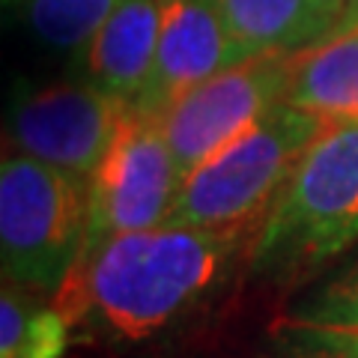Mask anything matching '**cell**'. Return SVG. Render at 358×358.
Here are the masks:
<instances>
[{
    "instance_id": "7a4b0ae2",
    "label": "cell",
    "mask_w": 358,
    "mask_h": 358,
    "mask_svg": "<svg viewBox=\"0 0 358 358\" xmlns=\"http://www.w3.org/2000/svg\"><path fill=\"white\" fill-rule=\"evenodd\" d=\"M358 239V122H326L257 233L254 268L299 275Z\"/></svg>"
},
{
    "instance_id": "30bf717a",
    "label": "cell",
    "mask_w": 358,
    "mask_h": 358,
    "mask_svg": "<svg viewBox=\"0 0 358 358\" xmlns=\"http://www.w3.org/2000/svg\"><path fill=\"white\" fill-rule=\"evenodd\" d=\"M287 105L326 122H358V24L293 51Z\"/></svg>"
},
{
    "instance_id": "5bb4252c",
    "label": "cell",
    "mask_w": 358,
    "mask_h": 358,
    "mask_svg": "<svg viewBox=\"0 0 358 358\" xmlns=\"http://www.w3.org/2000/svg\"><path fill=\"white\" fill-rule=\"evenodd\" d=\"M284 358H358V329L296 317L281 331Z\"/></svg>"
},
{
    "instance_id": "277c9868",
    "label": "cell",
    "mask_w": 358,
    "mask_h": 358,
    "mask_svg": "<svg viewBox=\"0 0 358 358\" xmlns=\"http://www.w3.org/2000/svg\"><path fill=\"white\" fill-rule=\"evenodd\" d=\"M90 182L21 152L0 164V257L18 287L57 293L81 257Z\"/></svg>"
},
{
    "instance_id": "4fadbf2b",
    "label": "cell",
    "mask_w": 358,
    "mask_h": 358,
    "mask_svg": "<svg viewBox=\"0 0 358 358\" xmlns=\"http://www.w3.org/2000/svg\"><path fill=\"white\" fill-rule=\"evenodd\" d=\"M45 48L81 57L120 0H9Z\"/></svg>"
},
{
    "instance_id": "3957f363",
    "label": "cell",
    "mask_w": 358,
    "mask_h": 358,
    "mask_svg": "<svg viewBox=\"0 0 358 358\" xmlns=\"http://www.w3.org/2000/svg\"><path fill=\"white\" fill-rule=\"evenodd\" d=\"M322 129L326 120L281 102L179 182L164 224L245 236L254 221H266Z\"/></svg>"
},
{
    "instance_id": "9a60e30c",
    "label": "cell",
    "mask_w": 358,
    "mask_h": 358,
    "mask_svg": "<svg viewBox=\"0 0 358 358\" xmlns=\"http://www.w3.org/2000/svg\"><path fill=\"white\" fill-rule=\"evenodd\" d=\"M313 13H317L322 30H326V36H331L334 30H338L341 18L346 13V6H350V0H310Z\"/></svg>"
},
{
    "instance_id": "ba28073f",
    "label": "cell",
    "mask_w": 358,
    "mask_h": 358,
    "mask_svg": "<svg viewBox=\"0 0 358 358\" xmlns=\"http://www.w3.org/2000/svg\"><path fill=\"white\" fill-rule=\"evenodd\" d=\"M242 60L215 0H159V63L138 110L162 117L179 96Z\"/></svg>"
},
{
    "instance_id": "7c38bea8",
    "label": "cell",
    "mask_w": 358,
    "mask_h": 358,
    "mask_svg": "<svg viewBox=\"0 0 358 358\" xmlns=\"http://www.w3.org/2000/svg\"><path fill=\"white\" fill-rule=\"evenodd\" d=\"M69 329L57 305H42L18 287L0 296V358H63Z\"/></svg>"
},
{
    "instance_id": "52a82bcc",
    "label": "cell",
    "mask_w": 358,
    "mask_h": 358,
    "mask_svg": "<svg viewBox=\"0 0 358 358\" xmlns=\"http://www.w3.org/2000/svg\"><path fill=\"white\" fill-rule=\"evenodd\" d=\"M126 102L102 93L90 81L18 87L6 117L13 152L81 176L90 182L114 141Z\"/></svg>"
},
{
    "instance_id": "8fae6325",
    "label": "cell",
    "mask_w": 358,
    "mask_h": 358,
    "mask_svg": "<svg viewBox=\"0 0 358 358\" xmlns=\"http://www.w3.org/2000/svg\"><path fill=\"white\" fill-rule=\"evenodd\" d=\"M245 60L272 51H301L326 39L310 0H215Z\"/></svg>"
},
{
    "instance_id": "6da1fadb",
    "label": "cell",
    "mask_w": 358,
    "mask_h": 358,
    "mask_svg": "<svg viewBox=\"0 0 358 358\" xmlns=\"http://www.w3.org/2000/svg\"><path fill=\"white\" fill-rule=\"evenodd\" d=\"M242 236L206 227L122 233L75 263L54 305L117 341H143L197 305L221 278Z\"/></svg>"
},
{
    "instance_id": "2e32d148",
    "label": "cell",
    "mask_w": 358,
    "mask_h": 358,
    "mask_svg": "<svg viewBox=\"0 0 358 358\" xmlns=\"http://www.w3.org/2000/svg\"><path fill=\"white\" fill-rule=\"evenodd\" d=\"M358 24V0H350V6H346V13H343V18H341V24H338V30H346V27H355ZM334 30V33H338Z\"/></svg>"
},
{
    "instance_id": "5b68a950",
    "label": "cell",
    "mask_w": 358,
    "mask_h": 358,
    "mask_svg": "<svg viewBox=\"0 0 358 358\" xmlns=\"http://www.w3.org/2000/svg\"><path fill=\"white\" fill-rule=\"evenodd\" d=\"M176 188L179 171L162 120L129 108L102 164L90 176V224L81 257L122 233L162 227L171 215Z\"/></svg>"
},
{
    "instance_id": "9c48e42d",
    "label": "cell",
    "mask_w": 358,
    "mask_h": 358,
    "mask_svg": "<svg viewBox=\"0 0 358 358\" xmlns=\"http://www.w3.org/2000/svg\"><path fill=\"white\" fill-rule=\"evenodd\" d=\"M78 63L84 81L138 108L159 63V0H120Z\"/></svg>"
},
{
    "instance_id": "8992f818",
    "label": "cell",
    "mask_w": 358,
    "mask_h": 358,
    "mask_svg": "<svg viewBox=\"0 0 358 358\" xmlns=\"http://www.w3.org/2000/svg\"><path fill=\"white\" fill-rule=\"evenodd\" d=\"M293 54H257L179 96L159 117L179 182L233 143L245 129L287 102Z\"/></svg>"
}]
</instances>
